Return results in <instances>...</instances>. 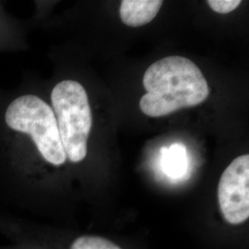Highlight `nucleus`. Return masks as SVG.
I'll return each instance as SVG.
<instances>
[{
	"instance_id": "f257e3e1",
	"label": "nucleus",
	"mask_w": 249,
	"mask_h": 249,
	"mask_svg": "<svg viewBox=\"0 0 249 249\" xmlns=\"http://www.w3.org/2000/svg\"><path fill=\"white\" fill-rule=\"evenodd\" d=\"M147 93L140 102L146 116L160 117L203 103L210 88L201 71L187 57L172 55L153 63L143 76Z\"/></svg>"
},
{
	"instance_id": "f03ea898",
	"label": "nucleus",
	"mask_w": 249,
	"mask_h": 249,
	"mask_svg": "<svg viewBox=\"0 0 249 249\" xmlns=\"http://www.w3.org/2000/svg\"><path fill=\"white\" fill-rule=\"evenodd\" d=\"M5 123L14 133L27 137L43 159L54 166L67 160L52 107L34 94L14 99L5 112Z\"/></svg>"
},
{
	"instance_id": "7ed1b4c3",
	"label": "nucleus",
	"mask_w": 249,
	"mask_h": 249,
	"mask_svg": "<svg viewBox=\"0 0 249 249\" xmlns=\"http://www.w3.org/2000/svg\"><path fill=\"white\" fill-rule=\"evenodd\" d=\"M51 102L67 159L80 162L87 156L92 125L88 94L78 81L63 80L53 87Z\"/></svg>"
},
{
	"instance_id": "20e7f679",
	"label": "nucleus",
	"mask_w": 249,
	"mask_h": 249,
	"mask_svg": "<svg viewBox=\"0 0 249 249\" xmlns=\"http://www.w3.org/2000/svg\"><path fill=\"white\" fill-rule=\"evenodd\" d=\"M249 155L235 158L224 170L218 186V200L224 220L233 225L249 217Z\"/></svg>"
},
{
	"instance_id": "39448f33",
	"label": "nucleus",
	"mask_w": 249,
	"mask_h": 249,
	"mask_svg": "<svg viewBox=\"0 0 249 249\" xmlns=\"http://www.w3.org/2000/svg\"><path fill=\"white\" fill-rule=\"evenodd\" d=\"M162 4L161 0H123L119 9L120 18L128 26H142L156 17Z\"/></svg>"
},
{
	"instance_id": "423d86ee",
	"label": "nucleus",
	"mask_w": 249,
	"mask_h": 249,
	"mask_svg": "<svg viewBox=\"0 0 249 249\" xmlns=\"http://www.w3.org/2000/svg\"><path fill=\"white\" fill-rule=\"evenodd\" d=\"M161 167L165 175L173 179H179L187 171V151L181 143H175L169 148L161 149Z\"/></svg>"
},
{
	"instance_id": "0eeeda50",
	"label": "nucleus",
	"mask_w": 249,
	"mask_h": 249,
	"mask_svg": "<svg viewBox=\"0 0 249 249\" xmlns=\"http://www.w3.org/2000/svg\"><path fill=\"white\" fill-rule=\"evenodd\" d=\"M71 249H122L112 241L100 236L85 235L72 243Z\"/></svg>"
},
{
	"instance_id": "6e6552de",
	"label": "nucleus",
	"mask_w": 249,
	"mask_h": 249,
	"mask_svg": "<svg viewBox=\"0 0 249 249\" xmlns=\"http://www.w3.org/2000/svg\"><path fill=\"white\" fill-rule=\"evenodd\" d=\"M209 6L217 13L227 14L237 9L241 4L240 0H209Z\"/></svg>"
}]
</instances>
